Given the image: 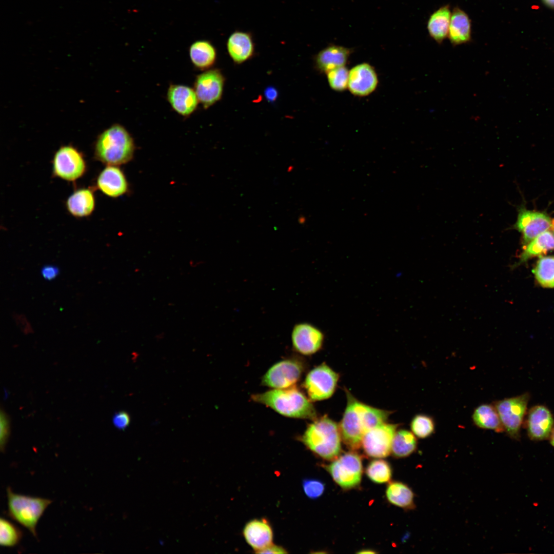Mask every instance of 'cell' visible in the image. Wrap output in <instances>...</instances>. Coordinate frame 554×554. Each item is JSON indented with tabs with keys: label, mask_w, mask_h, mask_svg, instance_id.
Returning <instances> with one entry per match:
<instances>
[{
	"label": "cell",
	"mask_w": 554,
	"mask_h": 554,
	"mask_svg": "<svg viewBox=\"0 0 554 554\" xmlns=\"http://www.w3.org/2000/svg\"><path fill=\"white\" fill-rule=\"evenodd\" d=\"M378 84L376 71L368 63L358 64L349 71L348 88L354 95L367 96L375 90Z\"/></svg>",
	"instance_id": "cell-16"
},
{
	"label": "cell",
	"mask_w": 554,
	"mask_h": 554,
	"mask_svg": "<svg viewBox=\"0 0 554 554\" xmlns=\"http://www.w3.org/2000/svg\"><path fill=\"white\" fill-rule=\"evenodd\" d=\"M553 249L554 234L550 231H546L526 244L521 254L520 262H525L532 257L545 254Z\"/></svg>",
	"instance_id": "cell-28"
},
{
	"label": "cell",
	"mask_w": 554,
	"mask_h": 554,
	"mask_svg": "<svg viewBox=\"0 0 554 554\" xmlns=\"http://www.w3.org/2000/svg\"><path fill=\"white\" fill-rule=\"evenodd\" d=\"M58 268L53 265H46L43 266L41 271V275L44 279L51 281L55 279L59 274Z\"/></svg>",
	"instance_id": "cell-38"
},
{
	"label": "cell",
	"mask_w": 554,
	"mask_h": 554,
	"mask_svg": "<svg viewBox=\"0 0 554 554\" xmlns=\"http://www.w3.org/2000/svg\"><path fill=\"white\" fill-rule=\"evenodd\" d=\"M352 52V49L329 45L315 55V65L320 72L326 73L333 69L345 66Z\"/></svg>",
	"instance_id": "cell-20"
},
{
	"label": "cell",
	"mask_w": 554,
	"mask_h": 554,
	"mask_svg": "<svg viewBox=\"0 0 554 554\" xmlns=\"http://www.w3.org/2000/svg\"><path fill=\"white\" fill-rule=\"evenodd\" d=\"M357 553H362V554H365V553H377V552L374 551V550H373L372 549H362L361 550H360L359 551L357 552Z\"/></svg>",
	"instance_id": "cell-41"
},
{
	"label": "cell",
	"mask_w": 554,
	"mask_h": 554,
	"mask_svg": "<svg viewBox=\"0 0 554 554\" xmlns=\"http://www.w3.org/2000/svg\"><path fill=\"white\" fill-rule=\"evenodd\" d=\"M189 54L191 63L196 68L208 70L215 63L217 51L209 41L200 39L194 42L190 46Z\"/></svg>",
	"instance_id": "cell-25"
},
{
	"label": "cell",
	"mask_w": 554,
	"mask_h": 554,
	"mask_svg": "<svg viewBox=\"0 0 554 554\" xmlns=\"http://www.w3.org/2000/svg\"><path fill=\"white\" fill-rule=\"evenodd\" d=\"M243 533L247 543L255 552L272 544V529L264 519H254L248 522Z\"/></svg>",
	"instance_id": "cell-22"
},
{
	"label": "cell",
	"mask_w": 554,
	"mask_h": 554,
	"mask_svg": "<svg viewBox=\"0 0 554 554\" xmlns=\"http://www.w3.org/2000/svg\"><path fill=\"white\" fill-rule=\"evenodd\" d=\"M167 99L173 110L183 116L192 114L200 103L194 89L180 84L169 86Z\"/></svg>",
	"instance_id": "cell-18"
},
{
	"label": "cell",
	"mask_w": 554,
	"mask_h": 554,
	"mask_svg": "<svg viewBox=\"0 0 554 554\" xmlns=\"http://www.w3.org/2000/svg\"><path fill=\"white\" fill-rule=\"evenodd\" d=\"M533 272L538 282L543 287H554V256L541 257Z\"/></svg>",
	"instance_id": "cell-30"
},
{
	"label": "cell",
	"mask_w": 554,
	"mask_h": 554,
	"mask_svg": "<svg viewBox=\"0 0 554 554\" xmlns=\"http://www.w3.org/2000/svg\"><path fill=\"white\" fill-rule=\"evenodd\" d=\"M66 205L68 212L74 217L89 216L95 209L93 191L89 188L78 189L68 197Z\"/></svg>",
	"instance_id": "cell-24"
},
{
	"label": "cell",
	"mask_w": 554,
	"mask_h": 554,
	"mask_svg": "<svg viewBox=\"0 0 554 554\" xmlns=\"http://www.w3.org/2000/svg\"><path fill=\"white\" fill-rule=\"evenodd\" d=\"M471 20L468 14L458 6L451 12L447 38L453 46L470 42L472 40Z\"/></svg>",
	"instance_id": "cell-21"
},
{
	"label": "cell",
	"mask_w": 554,
	"mask_h": 554,
	"mask_svg": "<svg viewBox=\"0 0 554 554\" xmlns=\"http://www.w3.org/2000/svg\"><path fill=\"white\" fill-rule=\"evenodd\" d=\"M549 440L551 445L554 447V426L549 436Z\"/></svg>",
	"instance_id": "cell-42"
},
{
	"label": "cell",
	"mask_w": 554,
	"mask_h": 554,
	"mask_svg": "<svg viewBox=\"0 0 554 554\" xmlns=\"http://www.w3.org/2000/svg\"><path fill=\"white\" fill-rule=\"evenodd\" d=\"M52 170L54 176L67 181H74L85 174L86 163L82 153L77 148L64 145L54 153Z\"/></svg>",
	"instance_id": "cell-8"
},
{
	"label": "cell",
	"mask_w": 554,
	"mask_h": 554,
	"mask_svg": "<svg viewBox=\"0 0 554 554\" xmlns=\"http://www.w3.org/2000/svg\"><path fill=\"white\" fill-rule=\"evenodd\" d=\"M526 426L531 440L539 441L548 439L554 426L552 414L544 405L534 406L528 412Z\"/></svg>",
	"instance_id": "cell-15"
},
{
	"label": "cell",
	"mask_w": 554,
	"mask_h": 554,
	"mask_svg": "<svg viewBox=\"0 0 554 554\" xmlns=\"http://www.w3.org/2000/svg\"><path fill=\"white\" fill-rule=\"evenodd\" d=\"M325 468L334 482L344 489L356 488L361 483L362 459L355 451L344 453L325 466Z\"/></svg>",
	"instance_id": "cell-7"
},
{
	"label": "cell",
	"mask_w": 554,
	"mask_h": 554,
	"mask_svg": "<svg viewBox=\"0 0 554 554\" xmlns=\"http://www.w3.org/2000/svg\"><path fill=\"white\" fill-rule=\"evenodd\" d=\"M472 420L476 426L481 429L504 431L500 417L493 404H483L474 410Z\"/></svg>",
	"instance_id": "cell-26"
},
{
	"label": "cell",
	"mask_w": 554,
	"mask_h": 554,
	"mask_svg": "<svg viewBox=\"0 0 554 554\" xmlns=\"http://www.w3.org/2000/svg\"><path fill=\"white\" fill-rule=\"evenodd\" d=\"M368 478L377 484H383L389 482L392 477V469L389 463L383 459L371 461L366 468Z\"/></svg>",
	"instance_id": "cell-31"
},
{
	"label": "cell",
	"mask_w": 554,
	"mask_h": 554,
	"mask_svg": "<svg viewBox=\"0 0 554 554\" xmlns=\"http://www.w3.org/2000/svg\"><path fill=\"white\" fill-rule=\"evenodd\" d=\"M386 496L391 504L405 510L414 509V493L406 484L399 481L389 483L386 490Z\"/></svg>",
	"instance_id": "cell-27"
},
{
	"label": "cell",
	"mask_w": 554,
	"mask_h": 554,
	"mask_svg": "<svg viewBox=\"0 0 554 554\" xmlns=\"http://www.w3.org/2000/svg\"><path fill=\"white\" fill-rule=\"evenodd\" d=\"M304 365L296 359H287L272 365L263 375V385L274 389L294 386L304 371Z\"/></svg>",
	"instance_id": "cell-11"
},
{
	"label": "cell",
	"mask_w": 554,
	"mask_h": 554,
	"mask_svg": "<svg viewBox=\"0 0 554 554\" xmlns=\"http://www.w3.org/2000/svg\"><path fill=\"white\" fill-rule=\"evenodd\" d=\"M264 95L268 102H273L278 97V92L274 87L270 86L266 88Z\"/></svg>",
	"instance_id": "cell-40"
},
{
	"label": "cell",
	"mask_w": 554,
	"mask_h": 554,
	"mask_svg": "<svg viewBox=\"0 0 554 554\" xmlns=\"http://www.w3.org/2000/svg\"><path fill=\"white\" fill-rule=\"evenodd\" d=\"M255 552L258 553H286L287 551L283 547L272 544Z\"/></svg>",
	"instance_id": "cell-39"
},
{
	"label": "cell",
	"mask_w": 554,
	"mask_h": 554,
	"mask_svg": "<svg viewBox=\"0 0 554 554\" xmlns=\"http://www.w3.org/2000/svg\"><path fill=\"white\" fill-rule=\"evenodd\" d=\"M417 441L414 434L407 430L397 431L393 437L391 452L397 458L407 457L417 449Z\"/></svg>",
	"instance_id": "cell-29"
},
{
	"label": "cell",
	"mask_w": 554,
	"mask_h": 554,
	"mask_svg": "<svg viewBox=\"0 0 554 554\" xmlns=\"http://www.w3.org/2000/svg\"><path fill=\"white\" fill-rule=\"evenodd\" d=\"M349 71L345 66L333 69L326 73L330 88L336 91L346 90L348 88Z\"/></svg>",
	"instance_id": "cell-34"
},
{
	"label": "cell",
	"mask_w": 554,
	"mask_h": 554,
	"mask_svg": "<svg viewBox=\"0 0 554 554\" xmlns=\"http://www.w3.org/2000/svg\"><path fill=\"white\" fill-rule=\"evenodd\" d=\"M543 1L548 6L554 8V0H543Z\"/></svg>",
	"instance_id": "cell-43"
},
{
	"label": "cell",
	"mask_w": 554,
	"mask_h": 554,
	"mask_svg": "<svg viewBox=\"0 0 554 554\" xmlns=\"http://www.w3.org/2000/svg\"><path fill=\"white\" fill-rule=\"evenodd\" d=\"M412 432L418 438L425 439L430 437L434 431L435 423L433 419L426 414L416 415L410 423Z\"/></svg>",
	"instance_id": "cell-33"
},
{
	"label": "cell",
	"mask_w": 554,
	"mask_h": 554,
	"mask_svg": "<svg viewBox=\"0 0 554 554\" xmlns=\"http://www.w3.org/2000/svg\"><path fill=\"white\" fill-rule=\"evenodd\" d=\"M339 378V374L325 363L312 369L304 383L309 399L316 401L330 398L335 390Z\"/></svg>",
	"instance_id": "cell-9"
},
{
	"label": "cell",
	"mask_w": 554,
	"mask_h": 554,
	"mask_svg": "<svg viewBox=\"0 0 554 554\" xmlns=\"http://www.w3.org/2000/svg\"><path fill=\"white\" fill-rule=\"evenodd\" d=\"M398 426L399 424L384 423L365 432L362 439L361 446L366 455L375 458L388 456Z\"/></svg>",
	"instance_id": "cell-10"
},
{
	"label": "cell",
	"mask_w": 554,
	"mask_h": 554,
	"mask_svg": "<svg viewBox=\"0 0 554 554\" xmlns=\"http://www.w3.org/2000/svg\"><path fill=\"white\" fill-rule=\"evenodd\" d=\"M530 399L528 392L496 401L493 405L500 417L504 431L511 439L519 440L520 431Z\"/></svg>",
	"instance_id": "cell-6"
},
{
	"label": "cell",
	"mask_w": 554,
	"mask_h": 554,
	"mask_svg": "<svg viewBox=\"0 0 554 554\" xmlns=\"http://www.w3.org/2000/svg\"><path fill=\"white\" fill-rule=\"evenodd\" d=\"M135 149L134 140L128 131L122 125L114 124L98 135L94 155L105 164L119 166L132 160Z\"/></svg>",
	"instance_id": "cell-2"
},
{
	"label": "cell",
	"mask_w": 554,
	"mask_h": 554,
	"mask_svg": "<svg viewBox=\"0 0 554 554\" xmlns=\"http://www.w3.org/2000/svg\"><path fill=\"white\" fill-rule=\"evenodd\" d=\"M0 445L2 451L5 450L9 436V422L6 414L2 411L1 413Z\"/></svg>",
	"instance_id": "cell-36"
},
{
	"label": "cell",
	"mask_w": 554,
	"mask_h": 554,
	"mask_svg": "<svg viewBox=\"0 0 554 554\" xmlns=\"http://www.w3.org/2000/svg\"><path fill=\"white\" fill-rule=\"evenodd\" d=\"M225 79L217 69H208L197 75L194 90L199 102L207 109L218 102L223 92Z\"/></svg>",
	"instance_id": "cell-12"
},
{
	"label": "cell",
	"mask_w": 554,
	"mask_h": 554,
	"mask_svg": "<svg viewBox=\"0 0 554 554\" xmlns=\"http://www.w3.org/2000/svg\"><path fill=\"white\" fill-rule=\"evenodd\" d=\"M251 399L287 417L313 420L316 418V410L310 400L295 387L255 394Z\"/></svg>",
	"instance_id": "cell-3"
},
{
	"label": "cell",
	"mask_w": 554,
	"mask_h": 554,
	"mask_svg": "<svg viewBox=\"0 0 554 554\" xmlns=\"http://www.w3.org/2000/svg\"><path fill=\"white\" fill-rule=\"evenodd\" d=\"M554 226V222L546 214L520 208L513 228L522 233L526 245L536 236Z\"/></svg>",
	"instance_id": "cell-14"
},
{
	"label": "cell",
	"mask_w": 554,
	"mask_h": 554,
	"mask_svg": "<svg viewBox=\"0 0 554 554\" xmlns=\"http://www.w3.org/2000/svg\"><path fill=\"white\" fill-rule=\"evenodd\" d=\"M305 494L311 499H316L324 493L325 485L323 482L316 479H306L302 482Z\"/></svg>",
	"instance_id": "cell-35"
},
{
	"label": "cell",
	"mask_w": 554,
	"mask_h": 554,
	"mask_svg": "<svg viewBox=\"0 0 554 554\" xmlns=\"http://www.w3.org/2000/svg\"><path fill=\"white\" fill-rule=\"evenodd\" d=\"M339 426L327 416L315 419L309 424L302 441L309 449L328 461L337 458L341 451Z\"/></svg>",
	"instance_id": "cell-4"
},
{
	"label": "cell",
	"mask_w": 554,
	"mask_h": 554,
	"mask_svg": "<svg viewBox=\"0 0 554 554\" xmlns=\"http://www.w3.org/2000/svg\"><path fill=\"white\" fill-rule=\"evenodd\" d=\"M226 48L229 56L235 63L240 64L247 61L255 53L252 34L246 31H234L227 39Z\"/></svg>",
	"instance_id": "cell-19"
},
{
	"label": "cell",
	"mask_w": 554,
	"mask_h": 554,
	"mask_svg": "<svg viewBox=\"0 0 554 554\" xmlns=\"http://www.w3.org/2000/svg\"><path fill=\"white\" fill-rule=\"evenodd\" d=\"M113 424L119 429H125L130 423V417L125 411L115 413L112 418Z\"/></svg>",
	"instance_id": "cell-37"
},
{
	"label": "cell",
	"mask_w": 554,
	"mask_h": 554,
	"mask_svg": "<svg viewBox=\"0 0 554 554\" xmlns=\"http://www.w3.org/2000/svg\"><path fill=\"white\" fill-rule=\"evenodd\" d=\"M8 515L14 521L37 537V523L52 501L43 498L15 493L7 488Z\"/></svg>",
	"instance_id": "cell-5"
},
{
	"label": "cell",
	"mask_w": 554,
	"mask_h": 554,
	"mask_svg": "<svg viewBox=\"0 0 554 554\" xmlns=\"http://www.w3.org/2000/svg\"><path fill=\"white\" fill-rule=\"evenodd\" d=\"M324 333L315 325L302 322L295 324L292 330L291 341L294 350L305 355L317 352L322 347Z\"/></svg>",
	"instance_id": "cell-13"
},
{
	"label": "cell",
	"mask_w": 554,
	"mask_h": 554,
	"mask_svg": "<svg viewBox=\"0 0 554 554\" xmlns=\"http://www.w3.org/2000/svg\"><path fill=\"white\" fill-rule=\"evenodd\" d=\"M23 537L22 530L16 525L6 518L0 519V545L12 547L17 545Z\"/></svg>",
	"instance_id": "cell-32"
},
{
	"label": "cell",
	"mask_w": 554,
	"mask_h": 554,
	"mask_svg": "<svg viewBox=\"0 0 554 554\" xmlns=\"http://www.w3.org/2000/svg\"><path fill=\"white\" fill-rule=\"evenodd\" d=\"M451 12L450 5L446 4L434 11L427 20L428 34L439 45L448 37Z\"/></svg>",
	"instance_id": "cell-23"
},
{
	"label": "cell",
	"mask_w": 554,
	"mask_h": 554,
	"mask_svg": "<svg viewBox=\"0 0 554 554\" xmlns=\"http://www.w3.org/2000/svg\"><path fill=\"white\" fill-rule=\"evenodd\" d=\"M345 391L347 404L339 428L345 445L352 450H356L361 446L365 432L385 423L391 412L365 404L348 390Z\"/></svg>",
	"instance_id": "cell-1"
},
{
	"label": "cell",
	"mask_w": 554,
	"mask_h": 554,
	"mask_svg": "<svg viewBox=\"0 0 554 554\" xmlns=\"http://www.w3.org/2000/svg\"><path fill=\"white\" fill-rule=\"evenodd\" d=\"M96 185L104 194L117 197L126 193L128 183L123 171L115 165H107L98 174Z\"/></svg>",
	"instance_id": "cell-17"
}]
</instances>
